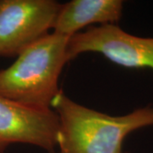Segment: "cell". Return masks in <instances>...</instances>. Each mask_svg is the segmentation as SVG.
I'll return each instance as SVG.
<instances>
[{
    "label": "cell",
    "instance_id": "obj_6",
    "mask_svg": "<svg viewBox=\"0 0 153 153\" xmlns=\"http://www.w3.org/2000/svg\"><path fill=\"white\" fill-rule=\"evenodd\" d=\"M121 0H72L61 4L53 25V33L71 38L88 25L115 24L122 17Z\"/></svg>",
    "mask_w": 153,
    "mask_h": 153
},
{
    "label": "cell",
    "instance_id": "obj_3",
    "mask_svg": "<svg viewBox=\"0 0 153 153\" xmlns=\"http://www.w3.org/2000/svg\"><path fill=\"white\" fill-rule=\"evenodd\" d=\"M60 6L53 0H0V56H18L48 35Z\"/></svg>",
    "mask_w": 153,
    "mask_h": 153
},
{
    "label": "cell",
    "instance_id": "obj_4",
    "mask_svg": "<svg viewBox=\"0 0 153 153\" xmlns=\"http://www.w3.org/2000/svg\"><path fill=\"white\" fill-rule=\"evenodd\" d=\"M85 52L100 53L127 68L153 70V38L132 35L115 24L91 27L69 38L68 61Z\"/></svg>",
    "mask_w": 153,
    "mask_h": 153
},
{
    "label": "cell",
    "instance_id": "obj_5",
    "mask_svg": "<svg viewBox=\"0 0 153 153\" xmlns=\"http://www.w3.org/2000/svg\"><path fill=\"white\" fill-rule=\"evenodd\" d=\"M58 130L59 119L54 110L29 107L0 95V153L16 143L54 153Z\"/></svg>",
    "mask_w": 153,
    "mask_h": 153
},
{
    "label": "cell",
    "instance_id": "obj_1",
    "mask_svg": "<svg viewBox=\"0 0 153 153\" xmlns=\"http://www.w3.org/2000/svg\"><path fill=\"white\" fill-rule=\"evenodd\" d=\"M51 108L59 119L60 153H122L127 135L153 126L152 105L114 117L77 104L60 91Z\"/></svg>",
    "mask_w": 153,
    "mask_h": 153
},
{
    "label": "cell",
    "instance_id": "obj_2",
    "mask_svg": "<svg viewBox=\"0 0 153 153\" xmlns=\"http://www.w3.org/2000/svg\"><path fill=\"white\" fill-rule=\"evenodd\" d=\"M68 37L49 33L0 70V95L38 109H51L60 93L59 77L67 59Z\"/></svg>",
    "mask_w": 153,
    "mask_h": 153
}]
</instances>
